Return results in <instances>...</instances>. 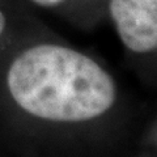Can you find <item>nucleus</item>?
Masks as SVG:
<instances>
[{"mask_svg": "<svg viewBox=\"0 0 157 157\" xmlns=\"http://www.w3.org/2000/svg\"><path fill=\"white\" fill-rule=\"evenodd\" d=\"M7 85L13 101L39 119L84 122L104 115L118 89L109 72L75 48L41 43L12 62Z\"/></svg>", "mask_w": 157, "mask_h": 157, "instance_id": "obj_1", "label": "nucleus"}, {"mask_svg": "<svg viewBox=\"0 0 157 157\" xmlns=\"http://www.w3.org/2000/svg\"><path fill=\"white\" fill-rule=\"evenodd\" d=\"M107 8L127 50L137 55L157 50V0H107Z\"/></svg>", "mask_w": 157, "mask_h": 157, "instance_id": "obj_2", "label": "nucleus"}, {"mask_svg": "<svg viewBox=\"0 0 157 157\" xmlns=\"http://www.w3.org/2000/svg\"><path fill=\"white\" fill-rule=\"evenodd\" d=\"M32 2L39 7H43V8H54V7L60 6L66 0H32Z\"/></svg>", "mask_w": 157, "mask_h": 157, "instance_id": "obj_3", "label": "nucleus"}, {"mask_svg": "<svg viewBox=\"0 0 157 157\" xmlns=\"http://www.w3.org/2000/svg\"><path fill=\"white\" fill-rule=\"evenodd\" d=\"M4 29H6V16H4V13L0 11V34L4 32Z\"/></svg>", "mask_w": 157, "mask_h": 157, "instance_id": "obj_4", "label": "nucleus"}]
</instances>
